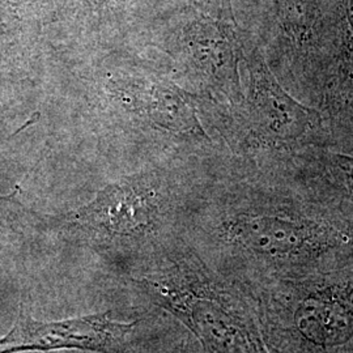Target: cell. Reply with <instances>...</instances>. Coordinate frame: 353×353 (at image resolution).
Wrapping results in <instances>:
<instances>
[{"label":"cell","instance_id":"8","mask_svg":"<svg viewBox=\"0 0 353 353\" xmlns=\"http://www.w3.org/2000/svg\"><path fill=\"white\" fill-rule=\"evenodd\" d=\"M191 343L192 341H190L189 339L186 341H182L166 353H201L199 347H194Z\"/></svg>","mask_w":353,"mask_h":353},{"label":"cell","instance_id":"5","mask_svg":"<svg viewBox=\"0 0 353 353\" xmlns=\"http://www.w3.org/2000/svg\"><path fill=\"white\" fill-rule=\"evenodd\" d=\"M159 207L151 189L131 182L114 183L80 208L76 224L100 239L139 240L156 225Z\"/></svg>","mask_w":353,"mask_h":353},{"label":"cell","instance_id":"1","mask_svg":"<svg viewBox=\"0 0 353 353\" xmlns=\"http://www.w3.org/2000/svg\"><path fill=\"white\" fill-rule=\"evenodd\" d=\"M207 263L250 296L353 259V220L290 201L228 214Z\"/></svg>","mask_w":353,"mask_h":353},{"label":"cell","instance_id":"7","mask_svg":"<svg viewBox=\"0 0 353 353\" xmlns=\"http://www.w3.org/2000/svg\"><path fill=\"white\" fill-rule=\"evenodd\" d=\"M284 14L288 24L297 30L303 32L312 21L313 0H281Z\"/></svg>","mask_w":353,"mask_h":353},{"label":"cell","instance_id":"10","mask_svg":"<svg viewBox=\"0 0 353 353\" xmlns=\"http://www.w3.org/2000/svg\"><path fill=\"white\" fill-rule=\"evenodd\" d=\"M4 202H6V199L0 198V216L3 214V204H4Z\"/></svg>","mask_w":353,"mask_h":353},{"label":"cell","instance_id":"2","mask_svg":"<svg viewBox=\"0 0 353 353\" xmlns=\"http://www.w3.org/2000/svg\"><path fill=\"white\" fill-rule=\"evenodd\" d=\"M131 283L189 330L201 353H274L252 296L196 252L168 255Z\"/></svg>","mask_w":353,"mask_h":353},{"label":"cell","instance_id":"9","mask_svg":"<svg viewBox=\"0 0 353 353\" xmlns=\"http://www.w3.org/2000/svg\"><path fill=\"white\" fill-rule=\"evenodd\" d=\"M347 10H348V20L353 29V0H347Z\"/></svg>","mask_w":353,"mask_h":353},{"label":"cell","instance_id":"4","mask_svg":"<svg viewBox=\"0 0 353 353\" xmlns=\"http://www.w3.org/2000/svg\"><path fill=\"white\" fill-rule=\"evenodd\" d=\"M138 321L125 323L109 312L76 316L62 321L41 322L32 318L23 306L12 328L0 338V353L84 351L123 353Z\"/></svg>","mask_w":353,"mask_h":353},{"label":"cell","instance_id":"6","mask_svg":"<svg viewBox=\"0 0 353 353\" xmlns=\"http://www.w3.org/2000/svg\"><path fill=\"white\" fill-rule=\"evenodd\" d=\"M261 108L265 125L278 139H297L319 123V115L294 101L272 77H262Z\"/></svg>","mask_w":353,"mask_h":353},{"label":"cell","instance_id":"3","mask_svg":"<svg viewBox=\"0 0 353 353\" xmlns=\"http://www.w3.org/2000/svg\"><path fill=\"white\" fill-rule=\"evenodd\" d=\"M274 353H353V259L252 296Z\"/></svg>","mask_w":353,"mask_h":353}]
</instances>
